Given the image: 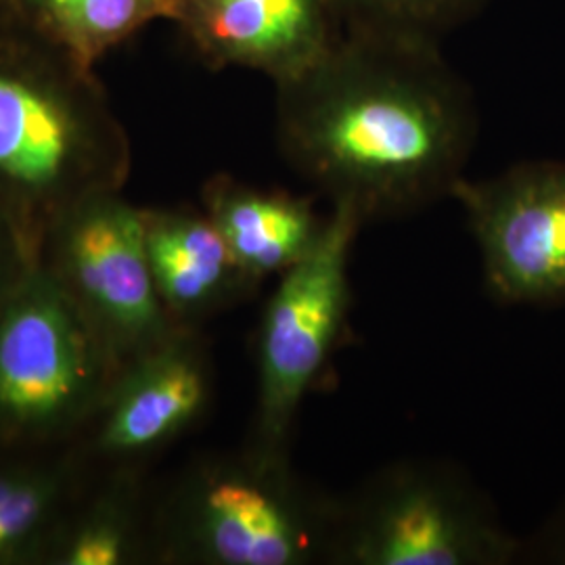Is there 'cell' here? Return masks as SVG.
Segmentation results:
<instances>
[{
    "mask_svg": "<svg viewBox=\"0 0 565 565\" xmlns=\"http://www.w3.org/2000/svg\"><path fill=\"white\" fill-rule=\"evenodd\" d=\"M340 499L306 484L287 459L254 450L191 467L160 520L168 562L203 565L329 564Z\"/></svg>",
    "mask_w": 565,
    "mask_h": 565,
    "instance_id": "3",
    "label": "cell"
},
{
    "mask_svg": "<svg viewBox=\"0 0 565 565\" xmlns=\"http://www.w3.org/2000/svg\"><path fill=\"white\" fill-rule=\"evenodd\" d=\"M41 263L81 303L124 363L168 342L179 327L158 296L145 239V212L102 193L51 226Z\"/></svg>",
    "mask_w": 565,
    "mask_h": 565,
    "instance_id": "7",
    "label": "cell"
},
{
    "mask_svg": "<svg viewBox=\"0 0 565 565\" xmlns=\"http://www.w3.org/2000/svg\"><path fill=\"white\" fill-rule=\"evenodd\" d=\"M492 0H335L345 30L443 42Z\"/></svg>",
    "mask_w": 565,
    "mask_h": 565,
    "instance_id": "15",
    "label": "cell"
},
{
    "mask_svg": "<svg viewBox=\"0 0 565 565\" xmlns=\"http://www.w3.org/2000/svg\"><path fill=\"white\" fill-rule=\"evenodd\" d=\"M151 275L166 312L179 327L239 302L260 282L233 258L205 212L142 210Z\"/></svg>",
    "mask_w": 565,
    "mask_h": 565,
    "instance_id": "11",
    "label": "cell"
},
{
    "mask_svg": "<svg viewBox=\"0 0 565 565\" xmlns=\"http://www.w3.org/2000/svg\"><path fill=\"white\" fill-rule=\"evenodd\" d=\"M141 545L135 503L128 494L105 497L76 522L61 527L51 562L63 565H120Z\"/></svg>",
    "mask_w": 565,
    "mask_h": 565,
    "instance_id": "16",
    "label": "cell"
},
{
    "mask_svg": "<svg viewBox=\"0 0 565 565\" xmlns=\"http://www.w3.org/2000/svg\"><path fill=\"white\" fill-rule=\"evenodd\" d=\"M124 364L39 260L0 300V438L70 434L99 415Z\"/></svg>",
    "mask_w": 565,
    "mask_h": 565,
    "instance_id": "4",
    "label": "cell"
},
{
    "mask_svg": "<svg viewBox=\"0 0 565 565\" xmlns=\"http://www.w3.org/2000/svg\"><path fill=\"white\" fill-rule=\"evenodd\" d=\"M132 151L95 70L0 25V212L41 254L74 205L120 193Z\"/></svg>",
    "mask_w": 565,
    "mask_h": 565,
    "instance_id": "2",
    "label": "cell"
},
{
    "mask_svg": "<svg viewBox=\"0 0 565 565\" xmlns=\"http://www.w3.org/2000/svg\"><path fill=\"white\" fill-rule=\"evenodd\" d=\"M166 13L168 0H11L15 23L90 70Z\"/></svg>",
    "mask_w": 565,
    "mask_h": 565,
    "instance_id": "13",
    "label": "cell"
},
{
    "mask_svg": "<svg viewBox=\"0 0 565 565\" xmlns=\"http://www.w3.org/2000/svg\"><path fill=\"white\" fill-rule=\"evenodd\" d=\"M13 20L11 15V0H0V25Z\"/></svg>",
    "mask_w": 565,
    "mask_h": 565,
    "instance_id": "19",
    "label": "cell"
},
{
    "mask_svg": "<svg viewBox=\"0 0 565 565\" xmlns=\"http://www.w3.org/2000/svg\"><path fill=\"white\" fill-rule=\"evenodd\" d=\"M212 366L195 329L124 364L97 419V448L111 459H139L177 440L205 411Z\"/></svg>",
    "mask_w": 565,
    "mask_h": 565,
    "instance_id": "10",
    "label": "cell"
},
{
    "mask_svg": "<svg viewBox=\"0 0 565 565\" xmlns=\"http://www.w3.org/2000/svg\"><path fill=\"white\" fill-rule=\"evenodd\" d=\"M541 545H543V555L551 557V562L565 564V509L564 513L555 520V524L548 525Z\"/></svg>",
    "mask_w": 565,
    "mask_h": 565,
    "instance_id": "18",
    "label": "cell"
},
{
    "mask_svg": "<svg viewBox=\"0 0 565 565\" xmlns=\"http://www.w3.org/2000/svg\"><path fill=\"white\" fill-rule=\"evenodd\" d=\"M522 553L520 539L463 476L403 461L340 499L329 564L507 565Z\"/></svg>",
    "mask_w": 565,
    "mask_h": 565,
    "instance_id": "5",
    "label": "cell"
},
{
    "mask_svg": "<svg viewBox=\"0 0 565 565\" xmlns=\"http://www.w3.org/2000/svg\"><path fill=\"white\" fill-rule=\"evenodd\" d=\"M166 21L205 67L249 70L289 81L343 34L335 0H168Z\"/></svg>",
    "mask_w": 565,
    "mask_h": 565,
    "instance_id": "9",
    "label": "cell"
},
{
    "mask_svg": "<svg viewBox=\"0 0 565 565\" xmlns=\"http://www.w3.org/2000/svg\"><path fill=\"white\" fill-rule=\"evenodd\" d=\"M488 294L507 306L565 303V158L513 163L455 186Z\"/></svg>",
    "mask_w": 565,
    "mask_h": 565,
    "instance_id": "8",
    "label": "cell"
},
{
    "mask_svg": "<svg viewBox=\"0 0 565 565\" xmlns=\"http://www.w3.org/2000/svg\"><path fill=\"white\" fill-rule=\"evenodd\" d=\"M67 494L65 465L0 463V565L51 557Z\"/></svg>",
    "mask_w": 565,
    "mask_h": 565,
    "instance_id": "14",
    "label": "cell"
},
{
    "mask_svg": "<svg viewBox=\"0 0 565 565\" xmlns=\"http://www.w3.org/2000/svg\"><path fill=\"white\" fill-rule=\"evenodd\" d=\"M39 260L41 254L28 242L20 226L0 212V300Z\"/></svg>",
    "mask_w": 565,
    "mask_h": 565,
    "instance_id": "17",
    "label": "cell"
},
{
    "mask_svg": "<svg viewBox=\"0 0 565 565\" xmlns=\"http://www.w3.org/2000/svg\"><path fill=\"white\" fill-rule=\"evenodd\" d=\"M202 203L233 258L258 282L302 263L327 223L310 198L252 186L228 174L203 184Z\"/></svg>",
    "mask_w": 565,
    "mask_h": 565,
    "instance_id": "12",
    "label": "cell"
},
{
    "mask_svg": "<svg viewBox=\"0 0 565 565\" xmlns=\"http://www.w3.org/2000/svg\"><path fill=\"white\" fill-rule=\"evenodd\" d=\"M363 218L333 203L302 263L279 277L258 333V401L249 450L287 459L296 417L342 340L350 310V254Z\"/></svg>",
    "mask_w": 565,
    "mask_h": 565,
    "instance_id": "6",
    "label": "cell"
},
{
    "mask_svg": "<svg viewBox=\"0 0 565 565\" xmlns=\"http://www.w3.org/2000/svg\"><path fill=\"white\" fill-rule=\"evenodd\" d=\"M275 93L282 160L364 224L450 198L478 141L473 90L438 42L345 30Z\"/></svg>",
    "mask_w": 565,
    "mask_h": 565,
    "instance_id": "1",
    "label": "cell"
}]
</instances>
